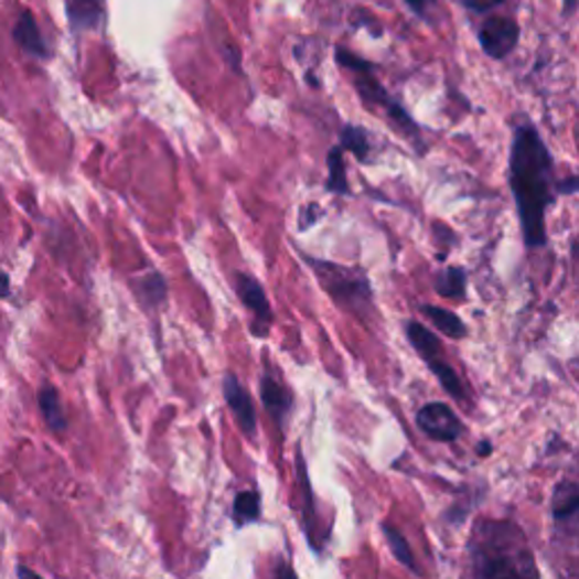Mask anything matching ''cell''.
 <instances>
[{"mask_svg":"<svg viewBox=\"0 0 579 579\" xmlns=\"http://www.w3.org/2000/svg\"><path fill=\"white\" fill-rule=\"evenodd\" d=\"M555 159L532 122L514 129L507 163V182L514 195L523 245L542 249L548 245L546 215L555 204Z\"/></svg>","mask_w":579,"mask_h":579,"instance_id":"obj_1","label":"cell"},{"mask_svg":"<svg viewBox=\"0 0 579 579\" xmlns=\"http://www.w3.org/2000/svg\"><path fill=\"white\" fill-rule=\"evenodd\" d=\"M469 557L473 577H539L525 532L512 521H478Z\"/></svg>","mask_w":579,"mask_h":579,"instance_id":"obj_2","label":"cell"},{"mask_svg":"<svg viewBox=\"0 0 579 579\" xmlns=\"http://www.w3.org/2000/svg\"><path fill=\"white\" fill-rule=\"evenodd\" d=\"M308 262L313 265L315 277L324 286V290L331 294L335 303H340L344 310H351L358 318H367L374 308V292L367 275L363 270H355V267H344L337 262H326V260H313L308 258Z\"/></svg>","mask_w":579,"mask_h":579,"instance_id":"obj_3","label":"cell"},{"mask_svg":"<svg viewBox=\"0 0 579 579\" xmlns=\"http://www.w3.org/2000/svg\"><path fill=\"white\" fill-rule=\"evenodd\" d=\"M353 84H355V88H358V96L363 98V103L367 107L383 109V114L387 116L392 127L396 131H400V137L408 139L410 146L415 150H419L421 154L426 152V141L421 137V127L417 125V120L410 116V111L404 105H400L398 100H394L385 92V86L374 77V68L353 73Z\"/></svg>","mask_w":579,"mask_h":579,"instance_id":"obj_4","label":"cell"},{"mask_svg":"<svg viewBox=\"0 0 579 579\" xmlns=\"http://www.w3.org/2000/svg\"><path fill=\"white\" fill-rule=\"evenodd\" d=\"M521 41V28L512 17H489L484 19V23L478 30V43L482 53L494 60V62H503L507 60Z\"/></svg>","mask_w":579,"mask_h":579,"instance_id":"obj_5","label":"cell"},{"mask_svg":"<svg viewBox=\"0 0 579 579\" xmlns=\"http://www.w3.org/2000/svg\"><path fill=\"white\" fill-rule=\"evenodd\" d=\"M417 428L432 441L437 443H453L462 437L464 423L462 419L453 412L449 404H441V400H435V404H426L417 417Z\"/></svg>","mask_w":579,"mask_h":579,"instance_id":"obj_6","label":"cell"},{"mask_svg":"<svg viewBox=\"0 0 579 579\" xmlns=\"http://www.w3.org/2000/svg\"><path fill=\"white\" fill-rule=\"evenodd\" d=\"M222 389H225V400L227 406L232 408L240 430L247 437L256 435V408L251 404V398L247 394V389L240 385V380L234 374L225 376V383H222Z\"/></svg>","mask_w":579,"mask_h":579,"instance_id":"obj_7","label":"cell"},{"mask_svg":"<svg viewBox=\"0 0 579 579\" xmlns=\"http://www.w3.org/2000/svg\"><path fill=\"white\" fill-rule=\"evenodd\" d=\"M238 297L254 313L256 326H262V333L267 335V326L272 324V308L262 286L249 275H238Z\"/></svg>","mask_w":579,"mask_h":579,"instance_id":"obj_8","label":"cell"},{"mask_svg":"<svg viewBox=\"0 0 579 579\" xmlns=\"http://www.w3.org/2000/svg\"><path fill=\"white\" fill-rule=\"evenodd\" d=\"M260 398H262L265 410L270 412V417L279 426H283V421L288 419L290 408H292V396L286 389V385L279 378H275L270 372H267L260 380Z\"/></svg>","mask_w":579,"mask_h":579,"instance_id":"obj_9","label":"cell"},{"mask_svg":"<svg viewBox=\"0 0 579 579\" xmlns=\"http://www.w3.org/2000/svg\"><path fill=\"white\" fill-rule=\"evenodd\" d=\"M14 39L19 46L30 55V57H36V60H46L51 57V51H49V43L46 39L41 36V30L36 25V19L30 10H23L17 25H14Z\"/></svg>","mask_w":579,"mask_h":579,"instance_id":"obj_10","label":"cell"},{"mask_svg":"<svg viewBox=\"0 0 579 579\" xmlns=\"http://www.w3.org/2000/svg\"><path fill=\"white\" fill-rule=\"evenodd\" d=\"M419 310H421V315L428 320V324L441 335H447L451 340H464L469 335V326L458 313H453V310L439 308L432 303H421Z\"/></svg>","mask_w":579,"mask_h":579,"instance_id":"obj_11","label":"cell"},{"mask_svg":"<svg viewBox=\"0 0 579 579\" xmlns=\"http://www.w3.org/2000/svg\"><path fill=\"white\" fill-rule=\"evenodd\" d=\"M71 28L79 30H96L105 17V0H64Z\"/></svg>","mask_w":579,"mask_h":579,"instance_id":"obj_12","label":"cell"},{"mask_svg":"<svg viewBox=\"0 0 579 579\" xmlns=\"http://www.w3.org/2000/svg\"><path fill=\"white\" fill-rule=\"evenodd\" d=\"M406 337L423 363L437 358V355H443V346H441V340L437 337V333L417 320L406 322Z\"/></svg>","mask_w":579,"mask_h":579,"instance_id":"obj_13","label":"cell"},{"mask_svg":"<svg viewBox=\"0 0 579 579\" xmlns=\"http://www.w3.org/2000/svg\"><path fill=\"white\" fill-rule=\"evenodd\" d=\"M432 286H435V290H437L439 297L453 299V301H462V299H467L469 275L464 272V267H458V265L443 267L441 272L435 275Z\"/></svg>","mask_w":579,"mask_h":579,"instance_id":"obj_14","label":"cell"},{"mask_svg":"<svg viewBox=\"0 0 579 579\" xmlns=\"http://www.w3.org/2000/svg\"><path fill=\"white\" fill-rule=\"evenodd\" d=\"M579 516V482L561 480L553 496V518L566 523Z\"/></svg>","mask_w":579,"mask_h":579,"instance_id":"obj_15","label":"cell"},{"mask_svg":"<svg viewBox=\"0 0 579 579\" xmlns=\"http://www.w3.org/2000/svg\"><path fill=\"white\" fill-rule=\"evenodd\" d=\"M39 410L43 421L53 430V432H64L68 428L64 408H62V400L60 394L53 385H43L39 392Z\"/></svg>","mask_w":579,"mask_h":579,"instance_id":"obj_16","label":"cell"},{"mask_svg":"<svg viewBox=\"0 0 579 579\" xmlns=\"http://www.w3.org/2000/svg\"><path fill=\"white\" fill-rule=\"evenodd\" d=\"M426 367L435 374V378L439 380L441 389L447 392L451 398H455V400H464L467 398V389L462 385V378L455 372V367L451 363H447V355H437V358L426 363Z\"/></svg>","mask_w":579,"mask_h":579,"instance_id":"obj_17","label":"cell"},{"mask_svg":"<svg viewBox=\"0 0 579 579\" xmlns=\"http://www.w3.org/2000/svg\"><path fill=\"white\" fill-rule=\"evenodd\" d=\"M383 534H385V542H387L394 559H396L400 566H404V568H408L410 572H419V566H417V561H415V553H412L408 539L404 537V532H400V529L394 527V525H389V523H385V525H383Z\"/></svg>","mask_w":579,"mask_h":579,"instance_id":"obj_18","label":"cell"},{"mask_svg":"<svg viewBox=\"0 0 579 579\" xmlns=\"http://www.w3.org/2000/svg\"><path fill=\"white\" fill-rule=\"evenodd\" d=\"M342 148L349 150L358 161H369V152H372V143H369V133L358 127V125H344L342 129Z\"/></svg>","mask_w":579,"mask_h":579,"instance_id":"obj_19","label":"cell"},{"mask_svg":"<svg viewBox=\"0 0 579 579\" xmlns=\"http://www.w3.org/2000/svg\"><path fill=\"white\" fill-rule=\"evenodd\" d=\"M326 189L335 195H349V182H346V163H344V148L337 146L329 152V180Z\"/></svg>","mask_w":579,"mask_h":579,"instance_id":"obj_20","label":"cell"},{"mask_svg":"<svg viewBox=\"0 0 579 579\" xmlns=\"http://www.w3.org/2000/svg\"><path fill=\"white\" fill-rule=\"evenodd\" d=\"M234 518L238 525H247L260 518V496L256 492L238 494L234 503Z\"/></svg>","mask_w":579,"mask_h":579,"instance_id":"obj_21","label":"cell"},{"mask_svg":"<svg viewBox=\"0 0 579 579\" xmlns=\"http://www.w3.org/2000/svg\"><path fill=\"white\" fill-rule=\"evenodd\" d=\"M137 294L148 303V305H152V303H159L163 297H165V281L161 279V275H148L146 279H141L139 283H137Z\"/></svg>","mask_w":579,"mask_h":579,"instance_id":"obj_22","label":"cell"},{"mask_svg":"<svg viewBox=\"0 0 579 579\" xmlns=\"http://www.w3.org/2000/svg\"><path fill=\"white\" fill-rule=\"evenodd\" d=\"M505 0H462V6L473 14H489L492 10L501 8Z\"/></svg>","mask_w":579,"mask_h":579,"instance_id":"obj_23","label":"cell"},{"mask_svg":"<svg viewBox=\"0 0 579 579\" xmlns=\"http://www.w3.org/2000/svg\"><path fill=\"white\" fill-rule=\"evenodd\" d=\"M557 195H579V176H566L555 184Z\"/></svg>","mask_w":579,"mask_h":579,"instance_id":"obj_24","label":"cell"},{"mask_svg":"<svg viewBox=\"0 0 579 579\" xmlns=\"http://www.w3.org/2000/svg\"><path fill=\"white\" fill-rule=\"evenodd\" d=\"M318 215H322V208H320L318 204H308V206L301 211V217H305V219L299 222V227H301V229H308L310 225H315V222L320 219Z\"/></svg>","mask_w":579,"mask_h":579,"instance_id":"obj_25","label":"cell"},{"mask_svg":"<svg viewBox=\"0 0 579 579\" xmlns=\"http://www.w3.org/2000/svg\"><path fill=\"white\" fill-rule=\"evenodd\" d=\"M406 6L417 14V17H426L428 8H430V0H406Z\"/></svg>","mask_w":579,"mask_h":579,"instance_id":"obj_26","label":"cell"},{"mask_svg":"<svg viewBox=\"0 0 579 579\" xmlns=\"http://www.w3.org/2000/svg\"><path fill=\"white\" fill-rule=\"evenodd\" d=\"M492 451H494V443L489 441V439H484V441H480V443H478V455H480V458L492 455Z\"/></svg>","mask_w":579,"mask_h":579,"instance_id":"obj_27","label":"cell"},{"mask_svg":"<svg viewBox=\"0 0 579 579\" xmlns=\"http://www.w3.org/2000/svg\"><path fill=\"white\" fill-rule=\"evenodd\" d=\"M10 294V277L0 272V297H8Z\"/></svg>","mask_w":579,"mask_h":579,"instance_id":"obj_28","label":"cell"},{"mask_svg":"<svg viewBox=\"0 0 579 579\" xmlns=\"http://www.w3.org/2000/svg\"><path fill=\"white\" fill-rule=\"evenodd\" d=\"M17 575H19V577H36V575H34L30 568H23V566H19Z\"/></svg>","mask_w":579,"mask_h":579,"instance_id":"obj_29","label":"cell"},{"mask_svg":"<svg viewBox=\"0 0 579 579\" xmlns=\"http://www.w3.org/2000/svg\"><path fill=\"white\" fill-rule=\"evenodd\" d=\"M564 12H566V14L572 12V0H564Z\"/></svg>","mask_w":579,"mask_h":579,"instance_id":"obj_30","label":"cell"}]
</instances>
